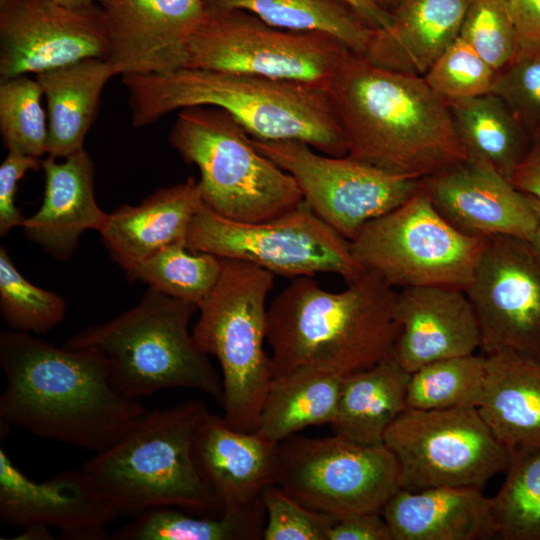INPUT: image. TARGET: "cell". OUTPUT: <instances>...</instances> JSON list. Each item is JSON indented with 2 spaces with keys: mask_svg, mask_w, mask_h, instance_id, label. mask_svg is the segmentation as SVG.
I'll return each mask as SVG.
<instances>
[{
  "mask_svg": "<svg viewBox=\"0 0 540 540\" xmlns=\"http://www.w3.org/2000/svg\"><path fill=\"white\" fill-rule=\"evenodd\" d=\"M6 386L1 425L100 452L147 409L119 392L109 363L95 348H62L27 332L0 333Z\"/></svg>",
  "mask_w": 540,
  "mask_h": 540,
  "instance_id": "cell-1",
  "label": "cell"
},
{
  "mask_svg": "<svg viewBox=\"0 0 540 540\" xmlns=\"http://www.w3.org/2000/svg\"><path fill=\"white\" fill-rule=\"evenodd\" d=\"M326 94L352 158L418 179L467 159L447 102L423 76L348 50Z\"/></svg>",
  "mask_w": 540,
  "mask_h": 540,
  "instance_id": "cell-2",
  "label": "cell"
},
{
  "mask_svg": "<svg viewBox=\"0 0 540 540\" xmlns=\"http://www.w3.org/2000/svg\"><path fill=\"white\" fill-rule=\"evenodd\" d=\"M397 291L365 270L339 292L312 276L291 279L267 311L274 379L305 373L344 378L393 355Z\"/></svg>",
  "mask_w": 540,
  "mask_h": 540,
  "instance_id": "cell-3",
  "label": "cell"
},
{
  "mask_svg": "<svg viewBox=\"0 0 540 540\" xmlns=\"http://www.w3.org/2000/svg\"><path fill=\"white\" fill-rule=\"evenodd\" d=\"M122 83L136 128L176 110L211 106L230 114L254 139L301 141L326 155H347L326 92L308 85L189 67L123 75Z\"/></svg>",
  "mask_w": 540,
  "mask_h": 540,
  "instance_id": "cell-4",
  "label": "cell"
},
{
  "mask_svg": "<svg viewBox=\"0 0 540 540\" xmlns=\"http://www.w3.org/2000/svg\"><path fill=\"white\" fill-rule=\"evenodd\" d=\"M207 411L199 401L147 410L81 469L119 516L158 507L220 515V504L193 458L194 435Z\"/></svg>",
  "mask_w": 540,
  "mask_h": 540,
  "instance_id": "cell-5",
  "label": "cell"
},
{
  "mask_svg": "<svg viewBox=\"0 0 540 540\" xmlns=\"http://www.w3.org/2000/svg\"><path fill=\"white\" fill-rule=\"evenodd\" d=\"M196 310L195 305L149 287L136 306L106 323L81 330L64 346L100 351L109 363L111 382L129 398L167 388H189L221 405L222 379L189 332Z\"/></svg>",
  "mask_w": 540,
  "mask_h": 540,
  "instance_id": "cell-6",
  "label": "cell"
},
{
  "mask_svg": "<svg viewBox=\"0 0 540 540\" xmlns=\"http://www.w3.org/2000/svg\"><path fill=\"white\" fill-rule=\"evenodd\" d=\"M221 259L218 281L198 306L191 333L196 347L220 364L224 422L253 432L274 379L264 348L274 274L246 261Z\"/></svg>",
  "mask_w": 540,
  "mask_h": 540,
  "instance_id": "cell-7",
  "label": "cell"
},
{
  "mask_svg": "<svg viewBox=\"0 0 540 540\" xmlns=\"http://www.w3.org/2000/svg\"><path fill=\"white\" fill-rule=\"evenodd\" d=\"M168 140L187 164L200 172L204 204L239 222H259L303 201L295 179L253 144L226 111L211 106L179 110Z\"/></svg>",
  "mask_w": 540,
  "mask_h": 540,
  "instance_id": "cell-8",
  "label": "cell"
},
{
  "mask_svg": "<svg viewBox=\"0 0 540 540\" xmlns=\"http://www.w3.org/2000/svg\"><path fill=\"white\" fill-rule=\"evenodd\" d=\"M357 262L393 288L471 283L486 238L459 232L420 189L406 202L367 223L350 241Z\"/></svg>",
  "mask_w": 540,
  "mask_h": 540,
  "instance_id": "cell-9",
  "label": "cell"
},
{
  "mask_svg": "<svg viewBox=\"0 0 540 540\" xmlns=\"http://www.w3.org/2000/svg\"><path fill=\"white\" fill-rule=\"evenodd\" d=\"M186 244L191 251L246 261L290 279L332 273L348 283L365 271L350 241L304 201L259 222L228 219L203 204L190 223Z\"/></svg>",
  "mask_w": 540,
  "mask_h": 540,
  "instance_id": "cell-10",
  "label": "cell"
},
{
  "mask_svg": "<svg viewBox=\"0 0 540 540\" xmlns=\"http://www.w3.org/2000/svg\"><path fill=\"white\" fill-rule=\"evenodd\" d=\"M349 49L318 32L274 27L242 10L206 13L185 67L250 74L326 92Z\"/></svg>",
  "mask_w": 540,
  "mask_h": 540,
  "instance_id": "cell-11",
  "label": "cell"
},
{
  "mask_svg": "<svg viewBox=\"0 0 540 540\" xmlns=\"http://www.w3.org/2000/svg\"><path fill=\"white\" fill-rule=\"evenodd\" d=\"M383 444L399 466L400 488H480L506 470L511 454L474 406L406 408Z\"/></svg>",
  "mask_w": 540,
  "mask_h": 540,
  "instance_id": "cell-12",
  "label": "cell"
},
{
  "mask_svg": "<svg viewBox=\"0 0 540 540\" xmlns=\"http://www.w3.org/2000/svg\"><path fill=\"white\" fill-rule=\"evenodd\" d=\"M275 484L300 504L337 520L381 512L400 489L399 466L384 445L334 434L293 435L278 443Z\"/></svg>",
  "mask_w": 540,
  "mask_h": 540,
  "instance_id": "cell-13",
  "label": "cell"
},
{
  "mask_svg": "<svg viewBox=\"0 0 540 540\" xmlns=\"http://www.w3.org/2000/svg\"><path fill=\"white\" fill-rule=\"evenodd\" d=\"M252 141L295 179L310 209L349 241L367 223L397 208L421 187V179L348 155H326L301 141Z\"/></svg>",
  "mask_w": 540,
  "mask_h": 540,
  "instance_id": "cell-14",
  "label": "cell"
},
{
  "mask_svg": "<svg viewBox=\"0 0 540 540\" xmlns=\"http://www.w3.org/2000/svg\"><path fill=\"white\" fill-rule=\"evenodd\" d=\"M484 355L514 352L540 360V260L528 241L492 236L465 290Z\"/></svg>",
  "mask_w": 540,
  "mask_h": 540,
  "instance_id": "cell-15",
  "label": "cell"
},
{
  "mask_svg": "<svg viewBox=\"0 0 540 540\" xmlns=\"http://www.w3.org/2000/svg\"><path fill=\"white\" fill-rule=\"evenodd\" d=\"M104 8L53 0H0V79L40 74L84 59H106Z\"/></svg>",
  "mask_w": 540,
  "mask_h": 540,
  "instance_id": "cell-16",
  "label": "cell"
},
{
  "mask_svg": "<svg viewBox=\"0 0 540 540\" xmlns=\"http://www.w3.org/2000/svg\"><path fill=\"white\" fill-rule=\"evenodd\" d=\"M103 8L106 60L121 76L184 68L190 39L206 16L202 0H113Z\"/></svg>",
  "mask_w": 540,
  "mask_h": 540,
  "instance_id": "cell-17",
  "label": "cell"
},
{
  "mask_svg": "<svg viewBox=\"0 0 540 540\" xmlns=\"http://www.w3.org/2000/svg\"><path fill=\"white\" fill-rule=\"evenodd\" d=\"M438 213L459 232L530 241L538 225L528 197L483 161L466 159L421 179Z\"/></svg>",
  "mask_w": 540,
  "mask_h": 540,
  "instance_id": "cell-18",
  "label": "cell"
},
{
  "mask_svg": "<svg viewBox=\"0 0 540 540\" xmlns=\"http://www.w3.org/2000/svg\"><path fill=\"white\" fill-rule=\"evenodd\" d=\"M119 515L99 495L82 469L67 470L44 482L28 478L0 448V520L24 528L55 527L62 538L106 540V527Z\"/></svg>",
  "mask_w": 540,
  "mask_h": 540,
  "instance_id": "cell-19",
  "label": "cell"
},
{
  "mask_svg": "<svg viewBox=\"0 0 540 540\" xmlns=\"http://www.w3.org/2000/svg\"><path fill=\"white\" fill-rule=\"evenodd\" d=\"M399 335L393 358L407 372L431 362L474 354L481 348L479 324L462 289L418 286L397 291Z\"/></svg>",
  "mask_w": 540,
  "mask_h": 540,
  "instance_id": "cell-20",
  "label": "cell"
},
{
  "mask_svg": "<svg viewBox=\"0 0 540 540\" xmlns=\"http://www.w3.org/2000/svg\"><path fill=\"white\" fill-rule=\"evenodd\" d=\"M193 458L222 511L233 510L260 499L263 489L275 484L278 443L232 429L208 410L194 435Z\"/></svg>",
  "mask_w": 540,
  "mask_h": 540,
  "instance_id": "cell-21",
  "label": "cell"
},
{
  "mask_svg": "<svg viewBox=\"0 0 540 540\" xmlns=\"http://www.w3.org/2000/svg\"><path fill=\"white\" fill-rule=\"evenodd\" d=\"M45 187L39 210L22 226L26 237L58 260H68L86 230L100 232L109 214L97 204L94 163L84 149L57 162L42 160Z\"/></svg>",
  "mask_w": 540,
  "mask_h": 540,
  "instance_id": "cell-22",
  "label": "cell"
},
{
  "mask_svg": "<svg viewBox=\"0 0 540 540\" xmlns=\"http://www.w3.org/2000/svg\"><path fill=\"white\" fill-rule=\"evenodd\" d=\"M204 204L198 181L156 190L139 205H121L99 232L111 258L128 272L159 249L186 240L190 223Z\"/></svg>",
  "mask_w": 540,
  "mask_h": 540,
  "instance_id": "cell-23",
  "label": "cell"
},
{
  "mask_svg": "<svg viewBox=\"0 0 540 540\" xmlns=\"http://www.w3.org/2000/svg\"><path fill=\"white\" fill-rule=\"evenodd\" d=\"M469 0H398L363 55L380 67L423 76L458 38Z\"/></svg>",
  "mask_w": 540,
  "mask_h": 540,
  "instance_id": "cell-24",
  "label": "cell"
},
{
  "mask_svg": "<svg viewBox=\"0 0 540 540\" xmlns=\"http://www.w3.org/2000/svg\"><path fill=\"white\" fill-rule=\"evenodd\" d=\"M393 540L493 538L491 498L480 488L399 489L382 510Z\"/></svg>",
  "mask_w": 540,
  "mask_h": 540,
  "instance_id": "cell-25",
  "label": "cell"
},
{
  "mask_svg": "<svg viewBox=\"0 0 540 540\" xmlns=\"http://www.w3.org/2000/svg\"><path fill=\"white\" fill-rule=\"evenodd\" d=\"M485 356L481 417L510 454L540 448V360L514 352Z\"/></svg>",
  "mask_w": 540,
  "mask_h": 540,
  "instance_id": "cell-26",
  "label": "cell"
},
{
  "mask_svg": "<svg viewBox=\"0 0 540 540\" xmlns=\"http://www.w3.org/2000/svg\"><path fill=\"white\" fill-rule=\"evenodd\" d=\"M118 75L101 58L84 59L35 75L47 104V154L67 158L84 149L106 83Z\"/></svg>",
  "mask_w": 540,
  "mask_h": 540,
  "instance_id": "cell-27",
  "label": "cell"
},
{
  "mask_svg": "<svg viewBox=\"0 0 540 540\" xmlns=\"http://www.w3.org/2000/svg\"><path fill=\"white\" fill-rule=\"evenodd\" d=\"M409 372L393 356L342 378L337 413L330 427L347 440L380 445L407 408Z\"/></svg>",
  "mask_w": 540,
  "mask_h": 540,
  "instance_id": "cell-28",
  "label": "cell"
},
{
  "mask_svg": "<svg viewBox=\"0 0 540 540\" xmlns=\"http://www.w3.org/2000/svg\"><path fill=\"white\" fill-rule=\"evenodd\" d=\"M447 104L467 159L486 162L509 180L530 147L531 133L493 93Z\"/></svg>",
  "mask_w": 540,
  "mask_h": 540,
  "instance_id": "cell-29",
  "label": "cell"
},
{
  "mask_svg": "<svg viewBox=\"0 0 540 540\" xmlns=\"http://www.w3.org/2000/svg\"><path fill=\"white\" fill-rule=\"evenodd\" d=\"M206 13L242 10L277 28L328 34L364 55L375 29L341 0H202Z\"/></svg>",
  "mask_w": 540,
  "mask_h": 540,
  "instance_id": "cell-30",
  "label": "cell"
},
{
  "mask_svg": "<svg viewBox=\"0 0 540 540\" xmlns=\"http://www.w3.org/2000/svg\"><path fill=\"white\" fill-rule=\"evenodd\" d=\"M342 378L326 373H305L273 379L253 431L272 442L314 425H330L337 413Z\"/></svg>",
  "mask_w": 540,
  "mask_h": 540,
  "instance_id": "cell-31",
  "label": "cell"
},
{
  "mask_svg": "<svg viewBox=\"0 0 540 540\" xmlns=\"http://www.w3.org/2000/svg\"><path fill=\"white\" fill-rule=\"evenodd\" d=\"M177 507L147 510L112 535L115 540H257L263 538L266 511L261 497L220 515H190Z\"/></svg>",
  "mask_w": 540,
  "mask_h": 540,
  "instance_id": "cell-32",
  "label": "cell"
},
{
  "mask_svg": "<svg viewBox=\"0 0 540 540\" xmlns=\"http://www.w3.org/2000/svg\"><path fill=\"white\" fill-rule=\"evenodd\" d=\"M221 268L220 257L191 251L186 240H182L159 249L126 272V276L131 283L140 281L198 308L217 283Z\"/></svg>",
  "mask_w": 540,
  "mask_h": 540,
  "instance_id": "cell-33",
  "label": "cell"
},
{
  "mask_svg": "<svg viewBox=\"0 0 540 540\" xmlns=\"http://www.w3.org/2000/svg\"><path fill=\"white\" fill-rule=\"evenodd\" d=\"M506 470L491 497L493 538L540 540V448L511 454Z\"/></svg>",
  "mask_w": 540,
  "mask_h": 540,
  "instance_id": "cell-34",
  "label": "cell"
},
{
  "mask_svg": "<svg viewBox=\"0 0 540 540\" xmlns=\"http://www.w3.org/2000/svg\"><path fill=\"white\" fill-rule=\"evenodd\" d=\"M485 376V355L474 353L431 362L410 374L407 407L422 410L477 407Z\"/></svg>",
  "mask_w": 540,
  "mask_h": 540,
  "instance_id": "cell-35",
  "label": "cell"
},
{
  "mask_svg": "<svg viewBox=\"0 0 540 540\" xmlns=\"http://www.w3.org/2000/svg\"><path fill=\"white\" fill-rule=\"evenodd\" d=\"M39 82L21 75L0 79V134L8 152L35 158L47 153L48 118Z\"/></svg>",
  "mask_w": 540,
  "mask_h": 540,
  "instance_id": "cell-36",
  "label": "cell"
},
{
  "mask_svg": "<svg viewBox=\"0 0 540 540\" xmlns=\"http://www.w3.org/2000/svg\"><path fill=\"white\" fill-rule=\"evenodd\" d=\"M67 303L55 292L29 282L0 247V313L9 329L45 334L60 324Z\"/></svg>",
  "mask_w": 540,
  "mask_h": 540,
  "instance_id": "cell-37",
  "label": "cell"
},
{
  "mask_svg": "<svg viewBox=\"0 0 540 540\" xmlns=\"http://www.w3.org/2000/svg\"><path fill=\"white\" fill-rule=\"evenodd\" d=\"M497 73L458 36L423 78L436 95L450 102L492 93Z\"/></svg>",
  "mask_w": 540,
  "mask_h": 540,
  "instance_id": "cell-38",
  "label": "cell"
},
{
  "mask_svg": "<svg viewBox=\"0 0 540 540\" xmlns=\"http://www.w3.org/2000/svg\"><path fill=\"white\" fill-rule=\"evenodd\" d=\"M459 37L496 71L515 56L518 37L507 0H469Z\"/></svg>",
  "mask_w": 540,
  "mask_h": 540,
  "instance_id": "cell-39",
  "label": "cell"
},
{
  "mask_svg": "<svg viewBox=\"0 0 540 540\" xmlns=\"http://www.w3.org/2000/svg\"><path fill=\"white\" fill-rule=\"evenodd\" d=\"M492 93L531 134L540 130V47L517 51L498 71Z\"/></svg>",
  "mask_w": 540,
  "mask_h": 540,
  "instance_id": "cell-40",
  "label": "cell"
},
{
  "mask_svg": "<svg viewBox=\"0 0 540 540\" xmlns=\"http://www.w3.org/2000/svg\"><path fill=\"white\" fill-rule=\"evenodd\" d=\"M260 497L267 517L265 540H328L337 521L300 504L276 484L265 487Z\"/></svg>",
  "mask_w": 540,
  "mask_h": 540,
  "instance_id": "cell-41",
  "label": "cell"
},
{
  "mask_svg": "<svg viewBox=\"0 0 540 540\" xmlns=\"http://www.w3.org/2000/svg\"><path fill=\"white\" fill-rule=\"evenodd\" d=\"M42 160L15 152H8L0 165V234L23 226L25 219L15 204L18 182L26 172L38 171Z\"/></svg>",
  "mask_w": 540,
  "mask_h": 540,
  "instance_id": "cell-42",
  "label": "cell"
},
{
  "mask_svg": "<svg viewBox=\"0 0 540 540\" xmlns=\"http://www.w3.org/2000/svg\"><path fill=\"white\" fill-rule=\"evenodd\" d=\"M328 540H393V536L381 512H367L337 520Z\"/></svg>",
  "mask_w": 540,
  "mask_h": 540,
  "instance_id": "cell-43",
  "label": "cell"
},
{
  "mask_svg": "<svg viewBox=\"0 0 540 540\" xmlns=\"http://www.w3.org/2000/svg\"><path fill=\"white\" fill-rule=\"evenodd\" d=\"M507 1L517 30V51L540 47V0Z\"/></svg>",
  "mask_w": 540,
  "mask_h": 540,
  "instance_id": "cell-44",
  "label": "cell"
},
{
  "mask_svg": "<svg viewBox=\"0 0 540 540\" xmlns=\"http://www.w3.org/2000/svg\"><path fill=\"white\" fill-rule=\"evenodd\" d=\"M509 181L523 194L540 202V130L531 134L530 147Z\"/></svg>",
  "mask_w": 540,
  "mask_h": 540,
  "instance_id": "cell-45",
  "label": "cell"
},
{
  "mask_svg": "<svg viewBox=\"0 0 540 540\" xmlns=\"http://www.w3.org/2000/svg\"><path fill=\"white\" fill-rule=\"evenodd\" d=\"M348 5L363 21L373 29L387 28L392 21L390 10L377 4L374 0H341Z\"/></svg>",
  "mask_w": 540,
  "mask_h": 540,
  "instance_id": "cell-46",
  "label": "cell"
},
{
  "mask_svg": "<svg viewBox=\"0 0 540 540\" xmlns=\"http://www.w3.org/2000/svg\"><path fill=\"white\" fill-rule=\"evenodd\" d=\"M16 539L25 540H49L52 535L49 531V526L36 524L23 528V532Z\"/></svg>",
  "mask_w": 540,
  "mask_h": 540,
  "instance_id": "cell-47",
  "label": "cell"
},
{
  "mask_svg": "<svg viewBox=\"0 0 540 540\" xmlns=\"http://www.w3.org/2000/svg\"><path fill=\"white\" fill-rule=\"evenodd\" d=\"M526 196L528 197L530 204L538 219V225H537L536 231L532 239L529 241V243L535 255L540 260V202L533 197H530L528 195Z\"/></svg>",
  "mask_w": 540,
  "mask_h": 540,
  "instance_id": "cell-48",
  "label": "cell"
},
{
  "mask_svg": "<svg viewBox=\"0 0 540 540\" xmlns=\"http://www.w3.org/2000/svg\"><path fill=\"white\" fill-rule=\"evenodd\" d=\"M61 5L68 7H84L91 5L107 6L113 0H53Z\"/></svg>",
  "mask_w": 540,
  "mask_h": 540,
  "instance_id": "cell-49",
  "label": "cell"
},
{
  "mask_svg": "<svg viewBox=\"0 0 540 540\" xmlns=\"http://www.w3.org/2000/svg\"><path fill=\"white\" fill-rule=\"evenodd\" d=\"M377 4H379L380 6H382L383 8L388 9V6H394L395 3L398 1V0H374Z\"/></svg>",
  "mask_w": 540,
  "mask_h": 540,
  "instance_id": "cell-50",
  "label": "cell"
}]
</instances>
